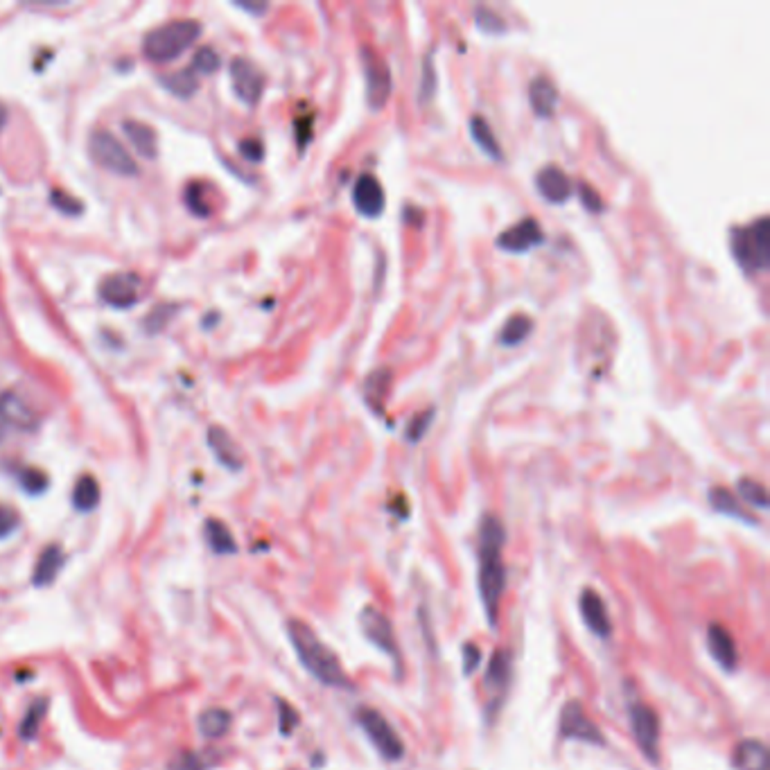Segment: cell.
Returning <instances> with one entry per match:
<instances>
[{
	"label": "cell",
	"instance_id": "cell-1",
	"mask_svg": "<svg viewBox=\"0 0 770 770\" xmlns=\"http://www.w3.org/2000/svg\"><path fill=\"white\" fill-rule=\"evenodd\" d=\"M506 542V529L500 518L486 515L479 524V574L477 585L479 596H482L484 612H486L488 624L495 629L497 612H500V601L504 596L506 587V567L502 560V549Z\"/></svg>",
	"mask_w": 770,
	"mask_h": 770
},
{
	"label": "cell",
	"instance_id": "cell-2",
	"mask_svg": "<svg viewBox=\"0 0 770 770\" xmlns=\"http://www.w3.org/2000/svg\"><path fill=\"white\" fill-rule=\"evenodd\" d=\"M287 635L298 662L314 680L332 689H353V683L341 666L337 653L328 644H323L322 638L305 621L289 620Z\"/></svg>",
	"mask_w": 770,
	"mask_h": 770
},
{
	"label": "cell",
	"instance_id": "cell-3",
	"mask_svg": "<svg viewBox=\"0 0 770 770\" xmlns=\"http://www.w3.org/2000/svg\"><path fill=\"white\" fill-rule=\"evenodd\" d=\"M729 249L746 274H761L770 265V220H759L729 231Z\"/></svg>",
	"mask_w": 770,
	"mask_h": 770
},
{
	"label": "cell",
	"instance_id": "cell-4",
	"mask_svg": "<svg viewBox=\"0 0 770 770\" xmlns=\"http://www.w3.org/2000/svg\"><path fill=\"white\" fill-rule=\"evenodd\" d=\"M202 34V25L193 19H177L166 25H159L157 30L147 32L142 41V55L149 61L166 64V61L177 59L184 55L190 46Z\"/></svg>",
	"mask_w": 770,
	"mask_h": 770
},
{
	"label": "cell",
	"instance_id": "cell-5",
	"mask_svg": "<svg viewBox=\"0 0 770 770\" xmlns=\"http://www.w3.org/2000/svg\"><path fill=\"white\" fill-rule=\"evenodd\" d=\"M88 151L95 159V163L104 170L113 172L120 177H133L138 175V166L131 159L122 142L106 129H95L88 136Z\"/></svg>",
	"mask_w": 770,
	"mask_h": 770
},
{
	"label": "cell",
	"instance_id": "cell-6",
	"mask_svg": "<svg viewBox=\"0 0 770 770\" xmlns=\"http://www.w3.org/2000/svg\"><path fill=\"white\" fill-rule=\"evenodd\" d=\"M358 723L368 737V741L377 747L386 761H400L404 756V741L395 732L394 725L385 719L377 710L362 707L358 710Z\"/></svg>",
	"mask_w": 770,
	"mask_h": 770
},
{
	"label": "cell",
	"instance_id": "cell-7",
	"mask_svg": "<svg viewBox=\"0 0 770 770\" xmlns=\"http://www.w3.org/2000/svg\"><path fill=\"white\" fill-rule=\"evenodd\" d=\"M359 626H362L364 638H367L373 647L380 648L385 656L391 657V662H394L395 666V674H403V656H400L398 639H395L394 624L389 621V617H386L385 612H380L377 608H373V605H367V608L359 612Z\"/></svg>",
	"mask_w": 770,
	"mask_h": 770
},
{
	"label": "cell",
	"instance_id": "cell-8",
	"mask_svg": "<svg viewBox=\"0 0 770 770\" xmlns=\"http://www.w3.org/2000/svg\"><path fill=\"white\" fill-rule=\"evenodd\" d=\"M511 678H513V660H511V653L504 648H497L493 653V660L488 665L486 678H484V693H486V719L491 720L493 716L500 711L502 702H504L506 692H509Z\"/></svg>",
	"mask_w": 770,
	"mask_h": 770
},
{
	"label": "cell",
	"instance_id": "cell-9",
	"mask_svg": "<svg viewBox=\"0 0 770 770\" xmlns=\"http://www.w3.org/2000/svg\"><path fill=\"white\" fill-rule=\"evenodd\" d=\"M364 79H367V102L373 111H380L389 102L394 79L386 61L371 48H362Z\"/></svg>",
	"mask_w": 770,
	"mask_h": 770
},
{
	"label": "cell",
	"instance_id": "cell-10",
	"mask_svg": "<svg viewBox=\"0 0 770 770\" xmlns=\"http://www.w3.org/2000/svg\"><path fill=\"white\" fill-rule=\"evenodd\" d=\"M629 714L639 750L651 764H657L660 761V720H657V714L644 702H633L629 707Z\"/></svg>",
	"mask_w": 770,
	"mask_h": 770
},
{
	"label": "cell",
	"instance_id": "cell-11",
	"mask_svg": "<svg viewBox=\"0 0 770 770\" xmlns=\"http://www.w3.org/2000/svg\"><path fill=\"white\" fill-rule=\"evenodd\" d=\"M560 737L569 741L590 743V746H605V737L599 725L585 714L578 701H569L560 711Z\"/></svg>",
	"mask_w": 770,
	"mask_h": 770
},
{
	"label": "cell",
	"instance_id": "cell-12",
	"mask_svg": "<svg viewBox=\"0 0 770 770\" xmlns=\"http://www.w3.org/2000/svg\"><path fill=\"white\" fill-rule=\"evenodd\" d=\"M140 294L142 280L133 271H118V274L106 276L100 285L102 301L109 303L111 307H118V310L136 305L140 301Z\"/></svg>",
	"mask_w": 770,
	"mask_h": 770
},
{
	"label": "cell",
	"instance_id": "cell-13",
	"mask_svg": "<svg viewBox=\"0 0 770 770\" xmlns=\"http://www.w3.org/2000/svg\"><path fill=\"white\" fill-rule=\"evenodd\" d=\"M231 82H233V91L244 104L253 106L260 102L262 91H265V75L260 73L256 64L247 57H235L231 61Z\"/></svg>",
	"mask_w": 770,
	"mask_h": 770
},
{
	"label": "cell",
	"instance_id": "cell-14",
	"mask_svg": "<svg viewBox=\"0 0 770 770\" xmlns=\"http://www.w3.org/2000/svg\"><path fill=\"white\" fill-rule=\"evenodd\" d=\"M578 605H581V617L587 629H590L596 638L608 639L610 635H612V626H610V617L608 612H605V603L599 592H596L594 587H585V590L581 592Z\"/></svg>",
	"mask_w": 770,
	"mask_h": 770
},
{
	"label": "cell",
	"instance_id": "cell-15",
	"mask_svg": "<svg viewBox=\"0 0 770 770\" xmlns=\"http://www.w3.org/2000/svg\"><path fill=\"white\" fill-rule=\"evenodd\" d=\"M542 240H545V235H542L540 224L533 217H527V220L518 222L509 231H504L497 238V247L511 253H524L536 244H542Z\"/></svg>",
	"mask_w": 770,
	"mask_h": 770
},
{
	"label": "cell",
	"instance_id": "cell-16",
	"mask_svg": "<svg viewBox=\"0 0 770 770\" xmlns=\"http://www.w3.org/2000/svg\"><path fill=\"white\" fill-rule=\"evenodd\" d=\"M353 204L364 217H377L385 211V188L373 175H362L355 181Z\"/></svg>",
	"mask_w": 770,
	"mask_h": 770
},
{
	"label": "cell",
	"instance_id": "cell-17",
	"mask_svg": "<svg viewBox=\"0 0 770 770\" xmlns=\"http://www.w3.org/2000/svg\"><path fill=\"white\" fill-rule=\"evenodd\" d=\"M707 648L723 671H734L738 666L737 642L729 630L720 624H710L707 629Z\"/></svg>",
	"mask_w": 770,
	"mask_h": 770
},
{
	"label": "cell",
	"instance_id": "cell-18",
	"mask_svg": "<svg viewBox=\"0 0 770 770\" xmlns=\"http://www.w3.org/2000/svg\"><path fill=\"white\" fill-rule=\"evenodd\" d=\"M0 421L19 430H34L37 427V413L25 403L23 395L16 391H3L0 394Z\"/></svg>",
	"mask_w": 770,
	"mask_h": 770
},
{
	"label": "cell",
	"instance_id": "cell-19",
	"mask_svg": "<svg viewBox=\"0 0 770 770\" xmlns=\"http://www.w3.org/2000/svg\"><path fill=\"white\" fill-rule=\"evenodd\" d=\"M536 186L545 199L554 204H565L572 197V179L558 166H545L536 177Z\"/></svg>",
	"mask_w": 770,
	"mask_h": 770
},
{
	"label": "cell",
	"instance_id": "cell-20",
	"mask_svg": "<svg viewBox=\"0 0 770 770\" xmlns=\"http://www.w3.org/2000/svg\"><path fill=\"white\" fill-rule=\"evenodd\" d=\"M208 443H211L213 452H215L217 461H220L222 466H226L229 470H242V449H240V445L235 443V439L224 427L213 425L211 430H208Z\"/></svg>",
	"mask_w": 770,
	"mask_h": 770
},
{
	"label": "cell",
	"instance_id": "cell-21",
	"mask_svg": "<svg viewBox=\"0 0 770 770\" xmlns=\"http://www.w3.org/2000/svg\"><path fill=\"white\" fill-rule=\"evenodd\" d=\"M734 770H770L768 747L759 738H743L732 750Z\"/></svg>",
	"mask_w": 770,
	"mask_h": 770
},
{
	"label": "cell",
	"instance_id": "cell-22",
	"mask_svg": "<svg viewBox=\"0 0 770 770\" xmlns=\"http://www.w3.org/2000/svg\"><path fill=\"white\" fill-rule=\"evenodd\" d=\"M122 131L140 157L145 159L159 157V133L151 124L131 118V120H124Z\"/></svg>",
	"mask_w": 770,
	"mask_h": 770
},
{
	"label": "cell",
	"instance_id": "cell-23",
	"mask_svg": "<svg viewBox=\"0 0 770 770\" xmlns=\"http://www.w3.org/2000/svg\"><path fill=\"white\" fill-rule=\"evenodd\" d=\"M529 102H531L533 113L540 115V118H549L556 111V102H558V88L545 75H538L533 77V82L529 84Z\"/></svg>",
	"mask_w": 770,
	"mask_h": 770
},
{
	"label": "cell",
	"instance_id": "cell-24",
	"mask_svg": "<svg viewBox=\"0 0 770 770\" xmlns=\"http://www.w3.org/2000/svg\"><path fill=\"white\" fill-rule=\"evenodd\" d=\"M64 551L59 549L57 545L46 547V551H43L41 556H39L37 565H34V574H32V583L37 587H48L52 581L57 578V574H59V569L64 567Z\"/></svg>",
	"mask_w": 770,
	"mask_h": 770
},
{
	"label": "cell",
	"instance_id": "cell-25",
	"mask_svg": "<svg viewBox=\"0 0 770 770\" xmlns=\"http://www.w3.org/2000/svg\"><path fill=\"white\" fill-rule=\"evenodd\" d=\"M470 133H473L475 142H477L484 154H488L493 161H502V157H504V154H502V147L484 115H473V120H470Z\"/></svg>",
	"mask_w": 770,
	"mask_h": 770
},
{
	"label": "cell",
	"instance_id": "cell-26",
	"mask_svg": "<svg viewBox=\"0 0 770 770\" xmlns=\"http://www.w3.org/2000/svg\"><path fill=\"white\" fill-rule=\"evenodd\" d=\"M710 504H711V509L719 511V513H723V515H728V518H737V520H741V522H746V524H756V520L750 518V515H747L746 511H743L741 506H738L737 497H734L732 493L728 491V488H723V486H714V488H711V491H710Z\"/></svg>",
	"mask_w": 770,
	"mask_h": 770
},
{
	"label": "cell",
	"instance_id": "cell-27",
	"mask_svg": "<svg viewBox=\"0 0 770 770\" xmlns=\"http://www.w3.org/2000/svg\"><path fill=\"white\" fill-rule=\"evenodd\" d=\"M100 504V484L91 475H82L73 488V506L82 513H88Z\"/></svg>",
	"mask_w": 770,
	"mask_h": 770
},
{
	"label": "cell",
	"instance_id": "cell-28",
	"mask_svg": "<svg viewBox=\"0 0 770 770\" xmlns=\"http://www.w3.org/2000/svg\"><path fill=\"white\" fill-rule=\"evenodd\" d=\"M204 531H206V540L215 554L229 556L238 551V542H235L233 533H231V529L226 527L224 522H220V520H208Z\"/></svg>",
	"mask_w": 770,
	"mask_h": 770
},
{
	"label": "cell",
	"instance_id": "cell-29",
	"mask_svg": "<svg viewBox=\"0 0 770 770\" xmlns=\"http://www.w3.org/2000/svg\"><path fill=\"white\" fill-rule=\"evenodd\" d=\"M231 720L233 719H231L229 711L220 710V707H213V710H206L199 716V732L206 738H220L229 732Z\"/></svg>",
	"mask_w": 770,
	"mask_h": 770
},
{
	"label": "cell",
	"instance_id": "cell-30",
	"mask_svg": "<svg viewBox=\"0 0 770 770\" xmlns=\"http://www.w3.org/2000/svg\"><path fill=\"white\" fill-rule=\"evenodd\" d=\"M531 331H533V319L527 317V314H515V317H511L509 322L504 323V328H502L500 344L502 346L522 344V341L531 335Z\"/></svg>",
	"mask_w": 770,
	"mask_h": 770
},
{
	"label": "cell",
	"instance_id": "cell-31",
	"mask_svg": "<svg viewBox=\"0 0 770 770\" xmlns=\"http://www.w3.org/2000/svg\"><path fill=\"white\" fill-rule=\"evenodd\" d=\"M161 82L177 97H193L199 88V79L193 70H177V73L166 75Z\"/></svg>",
	"mask_w": 770,
	"mask_h": 770
},
{
	"label": "cell",
	"instance_id": "cell-32",
	"mask_svg": "<svg viewBox=\"0 0 770 770\" xmlns=\"http://www.w3.org/2000/svg\"><path fill=\"white\" fill-rule=\"evenodd\" d=\"M737 488H738V495H741L750 506H755V509H761V511L768 509V493H765V488L761 486L759 482L743 477L738 479Z\"/></svg>",
	"mask_w": 770,
	"mask_h": 770
},
{
	"label": "cell",
	"instance_id": "cell-33",
	"mask_svg": "<svg viewBox=\"0 0 770 770\" xmlns=\"http://www.w3.org/2000/svg\"><path fill=\"white\" fill-rule=\"evenodd\" d=\"M46 710H48V701H37L28 710V714H25L23 723H21L19 728V734L25 738V741H32V738L37 737L39 723H41L43 716H46Z\"/></svg>",
	"mask_w": 770,
	"mask_h": 770
},
{
	"label": "cell",
	"instance_id": "cell-34",
	"mask_svg": "<svg viewBox=\"0 0 770 770\" xmlns=\"http://www.w3.org/2000/svg\"><path fill=\"white\" fill-rule=\"evenodd\" d=\"M217 68H220V55H217L215 48H213V46L199 48L197 55L193 57V64H190V70H193L195 75H197V73L213 75Z\"/></svg>",
	"mask_w": 770,
	"mask_h": 770
},
{
	"label": "cell",
	"instance_id": "cell-35",
	"mask_svg": "<svg viewBox=\"0 0 770 770\" xmlns=\"http://www.w3.org/2000/svg\"><path fill=\"white\" fill-rule=\"evenodd\" d=\"M186 204H188L190 211L199 217L211 215V206H208V199L204 197V186L202 184H188L186 188Z\"/></svg>",
	"mask_w": 770,
	"mask_h": 770
},
{
	"label": "cell",
	"instance_id": "cell-36",
	"mask_svg": "<svg viewBox=\"0 0 770 770\" xmlns=\"http://www.w3.org/2000/svg\"><path fill=\"white\" fill-rule=\"evenodd\" d=\"M389 380H391L389 368H377L376 373H371V376H368L367 395H368V400H371V403H376V404L380 403L382 395H385V391H386V386H389Z\"/></svg>",
	"mask_w": 770,
	"mask_h": 770
},
{
	"label": "cell",
	"instance_id": "cell-37",
	"mask_svg": "<svg viewBox=\"0 0 770 770\" xmlns=\"http://www.w3.org/2000/svg\"><path fill=\"white\" fill-rule=\"evenodd\" d=\"M475 19H477V25L484 30V32L497 34L506 30L504 19H502L500 14H495V12L488 10V7H477V10H475Z\"/></svg>",
	"mask_w": 770,
	"mask_h": 770
},
{
	"label": "cell",
	"instance_id": "cell-38",
	"mask_svg": "<svg viewBox=\"0 0 770 770\" xmlns=\"http://www.w3.org/2000/svg\"><path fill=\"white\" fill-rule=\"evenodd\" d=\"M436 93V70H434V57L425 55L422 61V79H421V102L431 100Z\"/></svg>",
	"mask_w": 770,
	"mask_h": 770
},
{
	"label": "cell",
	"instance_id": "cell-39",
	"mask_svg": "<svg viewBox=\"0 0 770 770\" xmlns=\"http://www.w3.org/2000/svg\"><path fill=\"white\" fill-rule=\"evenodd\" d=\"M431 421H434V409H427V412L418 413V416L407 425V440L409 443H418V440H421L422 436L427 434Z\"/></svg>",
	"mask_w": 770,
	"mask_h": 770
},
{
	"label": "cell",
	"instance_id": "cell-40",
	"mask_svg": "<svg viewBox=\"0 0 770 770\" xmlns=\"http://www.w3.org/2000/svg\"><path fill=\"white\" fill-rule=\"evenodd\" d=\"M276 705H278V728H280V734H283V737H289V734L294 732V728H296L298 725V711L294 710L292 705H289V702H285V701H276Z\"/></svg>",
	"mask_w": 770,
	"mask_h": 770
},
{
	"label": "cell",
	"instance_id": "cell-41",
	"mask_svg": "<svg viewBox=\"0 0 770 770\" xmlns=\"http://www.w3.org/2000/svg\"><path fill=\"white\" fill-rule=\"evenodd\" d=\"M21 486H23L25 493H30V495H39V493H43L48 488V477L41 470L28 468L21 473Z\"/></svg>",
	"mask_w": 770,
	"mask_h": 770
},
{
	"label": "cell",
	"instance_id": "cell-42",
	"mask_svg": "<svg viewBox=\"0 0 770 770\" xmlns=\"http://www.w3.org/2000/svg\"><path fill=\"white\" fill-rule=\"evenodd\" d=\"M177 307L175 305H157L154 310H151L149 317L145 319V328L149 332H157L161 331L163 326H166L168 322H170L172 317H175Z\"/></svg>",
	"mask_w": 770,
	"mask_h": 770
},
{
	"label": "cell",
	"instance_id": "cell-43",
	"mask_svg": "<svg viewBox=\"0 0 770 770\" xmlns=\"http://www.w3.org/2000/svg\"><path fill=\"white\" fill-rule=\"evenodd\" d=\"M50 199H52V206H57L61 213H66V215H77V213L84 211V206L77 202V197L64 193V190H52Z\"/></svg>",
	"mask_w": 770,
	"mask_h": 770
},
{
	"label": "cell",
	"instance_id": "cell-44",
	"mask_svg": "<svg viewBox=\"0 0 770 770\" xmlns=\"http://www.w3.org/2000/svg\"><path fill=\"white\" fill-rule=\"evenodd\" d=\"M19 524H21L19 513H16L12 506L0 504V540H3V538H10L12 533L19 529Z\"/></svg>",
	"mask_w": 770,
	"mask_h": 770
},
{
	"label": "cell",
	"instance_id": "cell-45",
	"mask_svg": "<svg viewBox=\"0 0 770 770\" xmlns=\"http://www.w3.org/2000/svg\"><path fill=\"white\" fill-rule=\"evenodd\" d=\"M168 770H204L202 756L195 752H179L175 759L168 764Z\"/></svg>",
	"mask_w": 770,
	"mask_h": 770
},
{
	"label": "cell",
	"instance_id": "cell-46",
	"mask_svg": "<svg viewBox=\"0 0 770 770\" xmlns=\"http://www.w3.org/2000/svg\"><path fill=\"white\" fill-rule=\"evenodd\" d=\"M578 195H581L583 206H585L590 213H601V211H603V202H601L599 193H596V190L592 188L590 184L581 181V184H578Z\"/></svg>",
	"mask_w": 770,
	"mask_h": 770
},
{
	"label": "cell",
	"instance_id": "cell-47",
	"mask_svg": "<svg viewBox=\"0 0 770 770\" xmlns=\"http://www.w3.org/2000/svg\"><path fill=\"white\" fill-rule=\"evenodd\" d=\"M240 154H242L247 161L260 163L262 157H265V147H262V142L256 140V138H244V140L240 142Z\"/></svg>",
	"mask_w": 770,
	"mask_h": 770
},
{
	"label": "cell",
	"instance_id": "cell-48",
	"mask_svg": "<svg viewBox=\"0 0 770 770\" xmlns=\"http://www.w3.org/2000/svg\"><path fill=\"white\" fill-rule=\"evenodd\" d=\"M482 665V651L475 644H466L464 647V675H473Z\"/></svg>",
	"mask_w": 770,
	"mask_h": 770
},
{
	"label": "cell",
	"instance_id": "cell-49",
	"mask_svg": "<svg viewBox=\"0 0 770 770\" xmlns=\"http://www.w3.org/2000/svg\"><path fill=\"white\" fill-rule=\"evenodd\" d=\"M235 5L251 12V14H262V12H267V3H247V0H240V3H235Z\"/></svg>",
	"mask_w": 770,
	"mask_h": 770
},
{
	"label": "cell",
	"instance_id": "cell-50",
	"mask_svg": "<svg viewBox=\"0 0 770 770\" xmlns=\"http://www.w3.org/2000/svg\"><path fill=\"white\" fill-rule=\"evenodd\" d=\"M7 122V106L0 102V131H3V127H5Z\"/></svg>",
	"mask_w": 770,
	"mask_h": 770
}]
</instances>
